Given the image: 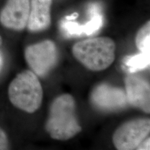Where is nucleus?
<instances>
[{"label": "nucleus", "mask_w": 150, "mask_h": 150, "mask_svg": "<svg viewBox=\"0 0 150 150\" xmlns=\"http://www.w3.org/2000/svg\"><path fill=\"white\" fill-rule=\"evenodd\" d=\"M75 110L74 97L69 94L60 95L52 102L45 128L53 139L67 140L81 132Z\"/></svg>", "instance_id": "f257e3e1"}, {"label": "nucleus", "mask_w": 150, "mask_h": 150, "mask_svg": "<svg viewBox=\"0 0 150 150\" xmlns=\"http://www.w3.org/2000/svg\"><path fill=\"white\" fill-rule=\"evenodd\" d=\"M115 42L108 37H97L76 42L72 47L75 59L90 70L102 71L115 60Z\"/></svg>", "instance_id": "f03ea898"}, {"label": "nucleus", "mask_w": 150, "mask_h": 150, "mask_svg": "<svg viewBox=\"0 0 150 150\" xmlns=\"http://www.w3.org/2000/svg\"><path fill=\"white\" fill-rule=\"evenodd\" d=\"M8 93L14 106L29 113L36 111L42 104V86L32 71L25 70L17 75L9 85Z\"/></svg>", "instance_id": "7ed1b4c3"}, {"label": "nucleus", "mask_w": 150, "mask_h": 150, "mask_svg": "<svg viewBox=\"0 0 150 150\" xmlns=\"http://www.w3.org/2000/svg\"><path fill=\"white\" fill-rule=\"evenodd\" d=\"M26 61L35 74L45 76L58 61V50L53 41L46 40L28 46L24 51Z\"/></svg>", "instance_id": "20e7f679"}, {"label": "nucleus", "mask_w": 150, "mask_h": 150, "mask_svg": "<svg viewBox=\"0 0 150 150\" xmlns=\"http://www.w3.org/2000/svg\"><path fill=\"white\" fill-rule=\"evenodd\" d=\"M150 132L149 119H137L124 123L116 129L112 142L118 150L136 149Z\"/></svg>", "instance_id": "39448f33"}, {"label": "nucleus", "mask_w": 150, "mask_h": 150, "mask_svg": "<svg viewBox=\"0 0 150 150\" xmlns=\"http://www.w3.org/2000/svg\"><path fill=\"white\" fill-rule=\"evenodd\" d=\"M91 102L95 107L104 111L120 110L129 104L123 90L106 83L100 84L93 89Z\"/></svg>", "instance_id": "423d86ee"}, {"label": "nucleus", "mask_w": 150, "mask_h": 150, "mask_svg": "<svg viewBox=\"0 0 150 150\" xmlns=\"http://www.w3.org/2000/svg\"><path fill=\"white\" fill-rule=\"evenodd\" d=\"M29 11V0H7L0 13V22L6 28L21 31L27 27Z\"/></svg>", "instance_id": "0eeeda50"}, {"label": "nucleus", "mask_w": 150, "mask_h": 150, "mask_svg": "<svg viewBox=\"0 0 150 150\" xmlns=\"http://www.w3.org/2000/svg\"><path fill=\"white\" fill-rule=\"evenodd\" d=\"M125 87L129 104L149 113L150 87L147 81L136 75H129L125 80Z\"/></svg>", "instance_id": "6e6552de"}, {"label": "nucleus", "mask_w": 150, "mask_h": 150, "mask_svg": "<svg viewBox=\"0 0 150 150\" xmlns=\"http://www.w3.org/2000/svg\"><path fill=\"white\" fill-rule=\"evenodd\" d=\"M52 0H31L27 27L31 32H38L49 28L51 24Z\"/></svg>", "instance_id": "1a4fd4ad"}, {"label": "nucleus", "mask_w": 150, "mask_h": 150, "mask_svg": "<svg viewBox=\"0 0 150 150\" xmlns=\"http://www.w3.org/2000/svg\"><path fill=\"white\" fill-rule=\"evenodd\" d=\"M90 13L92 18L89 22L79 24L71 20H65L61 24V28L65 35L68 36H80L82 35H91L96 33L103 25V17L99 13L97 6H91Z\"/></svg>", "instance_id": "9d476101"}, {"label": "nucleus", "mask_w": 150, "mask_h": 150, "mask_svg": "<svg viewBox=\"0 0 150 150\" xmlns=\"http://www.w3.org/2000/svg\"><path fill=\"white\" fill-rule=\"evenodd\" d=\"M150 52H140L134 56H127L124 59V64L128 67L129 72H136L147 68L149 65Z\"/></svg>", "instance_id": "9b49d317"}, {"label": "nucleus", "mask_w": 150, "mask_h": 150, "mask_svg": "<svg viewBox=\"0 0 150 150\" xmlns=\"http://www.w3.org/2000/svg\"><path fill=\"white\" fill-rule=\"evenodd\" d=\"M136 45L140 52H150V22L144 24L138 31Z\"/></svg>", "instance_id": "f8f14e48"}, {"label": "nucleus", "mask_w": 150, "mask_h": 150, "mask_svg": "<svg viewBox=\"0 0 150 150\" xmlns=\"http://www.w3.org/2000/svg\"><path fill=\"white\" fill-rule=\"evenodd\" d=\"M8 149V140L7 135L3 129L0 128V150Z\"/></svg>", "instance_id": "ddd939ff"}, {"label": "nucleus", "mask_w": 150, "mask_h": 150, "mask_svg": "<svg viewBox=\"0 0 150 150\" xmlns=\"http://www.w3.org/2000/svg\"><path fill=\"white\" fill-rule=\"evenodd\" d=\"M149 141H150L149 138H146L145 140H144L143 141H142L141 143L138 145V147H137L136 149H139V150H144V149L149 150V149H150V146H149L150 142Z\"/></svg>", "instance_id": "4468645a"}, {"label": "nucleus", "mask_w": 150, "mask_h": 150, "mask_svg": "<svg viewBox=\"0 0 150 150\" xmlns=\"http://www.w3.org/2000/svg\"><path fill=\"white\" fill-rule=\"evenodd\" d=\"M77 17H78V13H73L71 16H66V17H65V20H74V19H76V18H77Z\"/></svg>", "instance_id": "2eb2a0df"}, {"label": "nucleus", "mask_w": 150, "mask_h": 150, "mask_svg": "<svg viewBox=\"0 0 150 150\" xmlns=\"http://www.w3.org/2000/svg\"><path fill=\"white\" fill-rule=\"evenodd\" d=\"M3 63H4V60H3L2 55H1V53H0V72H1V69H2V67H3Z\"/></svg>", "instance_id": "dca6fc26"}, {"label": "nucleus", "mask_w": 150, "mask_h": 150, "mask_svg": "<svg viewBox=\"0 0 150 150\" xmlns=\"http://www.w3.org/2000/svg\"><path fill=\"white\" fill-rule=\"evenodd\" d=\"M1 44H2V38L0 35V45H1Z\"/></svg>", "instance_id": "f3484780"}]
</instances>
